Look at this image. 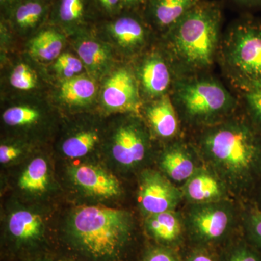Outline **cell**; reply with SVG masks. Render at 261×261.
<instances>
[{
    "label": "cell",
    "mask_w": 261,
    "mask_h": 261,
    "mask_svg": "<svg viewBox=\"0 0 261 261\" xmlns=\"http://www.w3.org/2000/svg\"><path fill=\"white\" fill-rule=\"evenodd\" d=\"M117 43L130 54L140 53L149 36L145 20L135 15H123L108 25Z\"/></svg>",
    "instance_id": "obj_18"
},
{
    "label": "cell",
    "mask_w": 261,
    "mask_h": 261,
    "mask_svg": "<svg viewBox=\"0 0 261 261\" xmlns=\"http://www.w3.org/2000/svg\"><path fill=\"white\" fill-rule=\"evenodd\" d=\"M83 68V63L80 58L70 54H62L56 59L55 69L58 74L65 80L76 76Z\"/></svg>",
    "instance_id": "obj_31"
},
{
    "label": "cell",
    "mask_w": 261,
    "mask_h": 261,
    "mask_svg": "<svg viewBox=\"0 0 261 261\" xmlns=\"http://www.w3.org/2000/svg\"><path fill=\"white\" fill-rule=\"evenodd\" d=\"M100 140L95 128H82L65 137L60 145V152L62 157L73 162L90 160Z\"/></svg>",
    "instance_id": "obj_20"
},
{
    "label": "cell",
    "mask_w": 261,
    "mask_h": 261,
    "mask_svg": "<svg viewBox=\"0 0 261 261\" xmlns=\"http://www.w3.org/2000/svg\"><path fill=\"white\" fill-rule=\"evenodd\" d=\"M142 261H179L176 254L166 246L149 247L144 254Z\"/></svg>",
    "instance_id": "obj_33"
},
{
    "label": "cell",
    "mask_w": 261,
    "mask_h": 261,
    "mask_svg": "<svg viewBox=\"0 0 261 261\" xmlns=\"http://www.w3.org/2000/svg\"><path fill=\"white\" fill-rule=\"evenodd\" d=\"M151 136L139 117L123 120L111 136L105 164L114 173L126 175L139 171L150 158Z\"/></svg>",
    "instance_id": "obj_7"
},
{
    "label": "cell",
    "mask_w": 261,
    "mask_h": 261,
    "mask_svg": "<svg viewBox=\"0 0 261 261\" xmlns=\"http://www.w3.org/2000/svg\"><path fill=\"white\" fill-rule=\"evenodd\" d=\"M142 110L146 124L153 137L166 142L181 138V120L170 94L149 100Z\"/></svg>",
    "instance_id": "obj_15"
},
{
    "label": "cell",
    "mask_w": 261,
    "mask_h": 261,
    "mask_svg": "<svg viewBox=\"0 0 261 261\" xmlns=\"http://www.w3.org/2000/svg\"><path fill=\"white\" fill-rule=\"evenodd\" d=\"M103 10L108 13H113L122 8V0H97Z\"/></svg>",
    "instance_id": "obj_35"
},
{
    "label": "cell",
    "mask_w": 261,
    "mask_h": 261,
    "mask_svg": "<svg viewBox=\"0 0 261 261\" xmlns=\"http://www.w3.org/2000/svg\"><path fill=\"white\" fill-rule=\"evenodd\" d=\"M244 11L243 13H252L260 11L261 0H226Z\"/></svg>",
    "instance_id": "obj_34"
},
{
    "label": "cell",
    "mask_w": 261,
    "mask_h": 261,
    "mask_svg": "<svg viewBox=\"0 0 261 261\" xmlns=\"http://www.w3.org/2000/svg\"><path fill=\"white\" fill-rule=\"evenodd\" d=\"M221 2L202 0L163 34L164 49L177 77L210 73L222 39Z\"/></svg>",
    "instance_id": "obj_3"
},
{
    "label": "cell",
    "mask_w": 261,
    "mask_h": 261,
    "mask_svg": "<svg viewBox=\"0 0 261 261\" xmlns=\"http://www.w3.org/2000/svg\"><path fill=\"white\" fill-rule=\"evenodd\" d=\"M233 87L238 92L243 111L261 129V82H247Z\"/></svg>",
    "instance_id": "obj_24"
},
{
    "label": "cell",
    "mask_w": 261,
    "mask_h": 261,
    "mask_svg": "<svg viewBox=\"0 0 261 261\" xmlns=\"http://www.w3.org/2000/svg\"><path fill=\"white\" fill-rule=\"evenodd\" d=\"M192 145L230 192L252 195L261 180V129L241 105L224 121L197 130Z\"/></svg>",
    "instance_id": "obj_1"
},
{
    "label": "cell",
    "mask_w": 261,
    "mask_h": 261,
    "mask_svg": "<svg viewBox=\"0 0 261 261\" xmlns=\"http://www.w3.org/2000/svg\"><path fill=\"white\" fill-rule=\"evenodd\" d=\"M187 261H216L214 257L207 251L203 250H197L192 252Z\"/></svg>",
    "instance_id": "obj_36"
},
{
    "label": "cell",
    "mask_w": 261,
    "mask_h": 261,
    "mask_svg": "<svg viewBox=\"0 0 261 261\" xmlns=\"http://www.w3.org/2000/svg\"><path fill=\"white\" fill-rule=\"evenodd\" d=\"M147 0H122V8L134 9L140 5L145 4Z\"/></svg>",
    "instance_id": "obj_38"
},
{
    "label": "cell",
    "mask_w": 261,
    "mask_h": 261,
    "mask_svg": "<svg viewBox=\"0 0 261 261\" xmlns=\"http://www.w3.org/2000/svg\"><path fill=\"white\" fill-rule=\"evenodd\" d=\"M252 203L256 205L257 208L261 211V180L257 184V187H255L253 193H252Z\"/></svg>",
    "instance_id": "obj_37"
},
{
    "label": "cell",
    "mask_w": 261,
    "mask_h": 261,
    "mask_svg": "<svg viewBox=\"0 0 261 261\" xmlns=\"http://www.w3.org/2000/svg\"><path fill=\"white\" fill-rule=\"evenodd\" d=\"M218 63L232 87L261 82V18L243 13L223 32Z\"/></svg>",
    "instance_id": "obj_5"
},
{
    "label": "cell",
    "mask_w": 261,
    "mask_h": 261,
    "mask_svg": "<svg viewBox=\"0 0 261 261\" xmlns=\"http://www.w3.org/2000/svg\"><path fill=\"white\" fill-rule=\"evenodd\" d=\"M2 117L5 124L10 128H29L40 122L42 114L36 108L20 106L8 108Z\"/></svg>",
    "instance_id": "obj_26"
},
{
    "label": "cell",
    "mask_w": 261,
    "mask_h": 261,
    "mask_svg": "<svg viewBox=\"0 0 261 261\" xmlns=\"http://www.w3.org/2000/svg\"><path fill=\"white\" fill-rule=\"evenodd\" d=\"M139 207L144 217L176 211L183 200L181 189L157 170L141 171L139 178Z\"/></svg>",
    "instance_id": "obj_11"
},
{
    "label": "cell",
    "mask_w": 261,
    "mask_h": 261,
    "mask_svg": "<svg viewBox=\"0 0 261 261\" xmlns=\"http://www.w3.org/2000/svg\"><path fill=\"white\" fill-rule=\"evenodd\" d=\"M170 95L182 126L196 130L224 121L240 108L238 96L211 73L177 77Z\"/></svg>",
    "instance_id": "obj_4"
},
{
    "label": "cell",
    "mask_w": 261,
    "mask_h": 261,
    "mask_svg": "<svg viewBox=\"0 0 261 261\" xmlns=\"http://www.w3.org/2000/svg\"><path fill=\"white\" fill-rule=\"evenodd\" d=\"M65 177L75 194L94 205L114 202L123 195L119 179L102 162L92 159L68 162Z\"/></svg>",
    "instance_id": "obj_8"
},
{
    "label": "cell",
    "mask_w": 261,
    "mask_h": 261,
    "mask_svg": "<svg viewBox=\"0 0 261 261\" xmlns=\"http://www.w3.org/2000/svg\"><path fill=\"white\" fill-rule=\"evenodd\" d=\"M135 231L129 211L105 205L73 207L61 225V238L80 261H122Z\"/></svg>",
    "instance_id": "obj_2"
},
{
    "label": "cell",
    "mask_w": 261,
    "mask_h": 261,
    "mask_svg": "<svg viewBox=\"0 0 261 261\" xmlns=\"http://www.w3.org/2000/svg\"><path fill=\"white\" fill-rule=\"evenodd\" d=\"M144 224L149 236L163 246L178 243L185 226V221L176 211L147 216Z\"/></svg>",
    "instance_id": "obj_19"
},
{
    "label": "cell",
    "mask_w": 261,
    "mask_h": 261,
    "mask_svg": "<svg viewBox=\"0 0 261 261\" xmlns=\"http://www.w3.org/2000/svg\"><path fill=\"white\" fill-rule=\"evenodd\" d=\"M37 76L29 65L20 63L15 66L11 75L10 84L19 90L28 91L37 85Z\"/></svg>",
    "instance_id": "obj_29"
},
{
    "label": "cell",
    "mask_w": 261,
    "mask_h": 261,
    "mask_svg": "<svg viewBox=\"0 0 261 261\" xmlns=\"http://www.w3.org/2000/svg\"><path fill=\"white\" fill-rule=\"evenodd\" d=\"M86 13V0H59L57 16L61 23L74 25L80 23Z\"/></svg>",
    "instance_id": "obj_28"
},
{
    "label": "cell",
    "mask_w": 261,
    "mask_h": 261,
    "mask_svg": "<svg viewBox=\"0 0 261 261\" xmlns=\"http://www.w3.org/2000/svg\"><path fill=\"white\" fill-rule=\"evenodd\" d=\"M201 160L195 147L183 139L167 142L159 154V171L174 184L183 183L200 167Z\"/></svg>",
    "instance_id": "obj_14"
},
{
    "label": "cell",
    "mask_w": 261,
    "mask_h": 261,
    "mask_svg": "<svg viewBox=\"0 0 261 261\" xmlns=\"http://www.w3.org/2000/svg\"><path fill=\"white\" fill-rule=\"evenodd\" d=\"M140 93L149 100L171 94L176 75L165 51H152L144 57L135 72Z\"/></svg>",
    "instance_id": "obj_12"
},
{
    "label": "cell",
    "mask_w": 261,
    "mask_h": 261,
    "mask_svg": "<svg viewBox=\"0 0 261 261\" xmlns=\"http://www.w3.org/2000/svg\"><path fill=\"white\" fill-rule=\"evenodd\" d=\"M15 189L25 202L44 203L58 189L51 162L42 154L32 156L18 165Z\"/></svg>",
    "instance_id": "obj_10"
},
{
    "label": "cell",
    "mask_w": 261,
    "mask_h": 261,
    "mask_svg": "<svg viewBox=\"0 0 261 261\" xmlns=\"http://www.w3.org/2000/svg\"><path fill=\"white\" fill-rule=\"evenodd\" d=\"M63 47V37L53 29H45L33 38L29 51L32 56L42 61H51L60 56Z\"/></svg>",
    "instance_id": "obj_21"
},
{
    "label": "cell",
    "mask_w": 261,
    "mask_h": 261,
    "mask_svg": "<svg viewBox=\"0 0 261 261\" xmlns=\"http://www.w3.org/2000/svg\"><path fill=\"white\" fill-rule=\"evenodd\" d=\"M235 209L228 200L191 205L185 224L194 240L214 243L224 239L235 222Z\"/></svg>",
    "instance_id": "obj_9"
},
{
    "label": "cell",
    "mask_w": 261,
    "mask_h": 261,
    "mask_svg": "<svg viewBox=\"0 0 261 261\" xmlns=\"http://www.w3.org/2000/svg\"><path fill=\"white\" fill-rule=\"evenodd\" d=\"M20 0H0L2 5L4 6H10L12 8H14L15 5H18L19 3H20Z\"/></svg>",
    "instance_id": "obj_40"
},
{
    "label": "cell",
    "mask_w": 261,
    "mask_h": 261,
    "mask_svg": "<svg viewBox=\"0 0 261 261\" xmlns=\"http://www.w3.org/2000/svg\"><path fill=\"white\" fill-rule=\"evenodd\" d=\"M96 91L93 81L88 77L76 75L62 84L61 97L71 106H85L93 100Z\"/></svg>",
    "instance_id": "obj_22"
},
{
    "label": "cell",
    "mask_w": 261,
    "mask_h": 261,
    "mask_svg": "<svg viewBox=\"0 0 261 261\" xmlns=\"http://www.w3.org/2000/svg\"><path fill=\"white\" fill-rule=\"evenodd\" d=\"M102 102L108 111L139 114L142 104L135 72L129 68L116 70L105 84Z\"/></svg>",
    "instance_id": "obj_13"
},
{
    "label": "cell",
    "mask_w": 261,
    "mask_h": 261,
    "mask_svg": "<svg viewBox=\"0 0 261 261\" xmlns=\"http://www.w3.org/2000/svg\"><path fill=\"white\" fill-rule=\"evenodd\" d=\"M77 51L83 64L95 74L102 73L111 61L109 49L96 41H83L78 46Z\"/></svg>",
    "instance_id": "obj_23"
},
{
    "label": "cell",
    "mask_w": 261,
    "mask_h": 261,
    "mask_svg": "<svg viewBox=\"0 0 261 261\" xmlns=\"http://www.w3.org/2000/svg\"><path fill=\"white\" fill-rule=\"evenodd\" d=\"M184 199L191 205L228 200L230 191L217 174L204 165L181 187Z\"/></svg>",
    "instance_id": "obj_16"
},
{
    "label": "cell",
    "mask_w": 261,
    "mask_h": 261,
    "mask_svg": "<svg viewBox=\"0 0 261 261\" xmlns=\"http://www.w3.org/2000/svg\"><path fill=\"white\" fill-rule=\"evenodd\" d=\"M3 222L2 240L8 251L25 258L44 254L53 226L51 213L44 203L12 201Z\"/></svg>",
    "instance_id": "obj_6"
},
{
    "label": "cell",
    "mask_w": 261,
    "mask_h": 261,
    "mask_svg": "<svg viewBox=\"0 0 261 261\" xmlns=\"http://www.w3.org/2000/svg\"><path fill=\"white\" fill-rule=\"evenodd\" d=\"M27 159V151L18 144L3 143L0 145V163L4 167H13Z\"/></svg>",
    "instance_id": "obj_30"
},
{
    "label": "cell",
    "mask_w": 261,
    "mask_h": 261,
    "mask_svg": "<svg viewBox=\"0 0 261 261\" xmlns=\"http://www.w3.org/2000/svg\"><path fill=\"white\" fill-rule=\"evenodd\" d=\"M200 1L202 0H147L144 4L145 17L147 23L164 34Z\"/></svg>",
    "instance_id": "obj_17"
},
{
    "label": "cell",
    "mask_w": 261,
    "mask_h": 261,
    "mask_svg": "<svg viewBox=\"0 0 261 261\" xmlns=\"http://www.w3.org/2000/svg\"><path fill=\"white\" fill-rule=\"evenodd\" d=\"M224 261H261V252L247 240L233 247Z\"/></svg>",
    "instance_id": "obj_32"
},
{
    "label": "cell",
    "mask_w": 261,
    "mask_h": 261,
    "mask_svg": "<svg viewBox=\"0 0 261 261\" xmlns=\"http://www.w3.org/2000/svg\"><path fill=\"white\" fill-rule=\"evenodd\" d=\"M47 12L42 0H22L13 8V23L21 29L34 28L42 21Z\"/></svg>",
    "instance_id": "obj_25"
},
{
    "label": "cell",
    "mask_w": 261,
    "mask_h": 261,
    "mask_svg": "<svg viewBox=\"0 0 261 261\" xmlns=\"http://www.w3.org/2000/svg\"><path fill=\"white\" fill-rule=\"evenodd\" d=\"M243 222L247 241L261 252V211L252 202L245 207Z\"/></svg>",
    "instance_id": "obj_27"
},
{
    "label": "cell",
    "mask_w": 261,
    "mask_h": 261,
    "mask_svg": "<svg viewBox=\"0 0 261 261\" xmlns=\"http://www.w3.org/2000/svg\"><path fill=\"white\" fill-rule=\"evenodd\" d=\"M22 261H64L61 260H57V259L53 258V257H48L47 255H40L37 256L28 257V258H24Z\"/></svg>",
    "instance_id": "obj_39"
}]
</instances>
